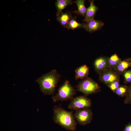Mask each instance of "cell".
Wrapping results in <instances>:
<instances>
[{"instance_id": "obj_1", "label": "cell", "mask_w": 131, "mask_h": 131, "mask_svg": "<svg viewBox=\"0 0 131 131\" xmlns=\"http://www.w3.org/2000/svg\"><path fill=\"white\" fill-rule=\"evenodd\" d=\"M53 110V119L55 123L67 130H75L77 123L73 111H67L56 106H54Z\"/></svg>"}, {"instance_id": "obj_2", "label": "cell", "mask_w": 131, "mask_h": 131, "mask_svg": "<svg viewBox=\"0 0 131 131\" xmlns=\"http://www.w3.org/2000/svg\"><path fill=\"white\" fill-rule=\"evenodd\" d=\"M61 76L55 69H53L38 78L36 82L44 95H54Z\"/></svg>"}, {"instance_id": "obj_3", "label": "cell", "mask_w": 131, "mask_h": 131, "mask_svg": "<svg viewBox=\"0 0 131 131\" xmlns=\"http://www.w3.org/2000/svg\"><path fill=\"white\" fill-rule=\"evenodd\" d=\"M75 94V90L66 80L59 88L56 94L52 96V99L54 102L71 100Z\"/></svg>"}, {"instance_id": "obj_4", "label": "cell", "mask_w": 131, "mask_h": 131, "mask_svg": "<svg viewBox=\"0 0 131 131\" xmlns=\"http://www.w3.org/2000/svg\"><path fill=\"white\" fill-rule=\"evenodd\" d=\"M76 87L77 91L85 96L98 92L100 90V87L98 84L88 77L80 81Z\"/></svg>"}, {"instance_id": "obj_5", "label": "cell", "mask_w": 131, "mask_h": 131, "mask_svg": "<svg viewBox=\"0 0 131 131\" xmlns=\"http://www.w3.org/2000/svg\"><path fill=\"white\" fill-rule=\"evenodd\" d=\"M91 100L85 96H80L74 98L68 106V108L74 110L89 108L91 106Z\"/></svg>"}, {"instance_id": "obj_6", "label": "cell", "mask_w": 131, "mask_h": 131, "mask_svg": "<svg viewBox=\"0 0 131 131\" xmlns=\"http://www.w3.org/2000/svg\"><path fill=\"white\" fill-rule=\"evenodd\" d=\"M74 115L75 120L79 124L85 125L91 122L93 114L90 109L87 108L76 111Z\"/></svg>"}, {"instance_id": "obj_7", "label": "cell", "mask_w": 131, "mask_h": 131, "mask_svg": "<svg viewBox=\"0 0 131 131\" xmlns=\"http://www.w3.org/2000/svg\"><path fill=\"white\" fill-rule=\"evenodd\" d=\"M99 74V80L107 85L119 79V75L111 69H108L105 70Z\"/></svg>"}, {"instance_id": "obj_8", "label": "cell", "mask_w": 131, "mask_h": 131, "mask_svg": "<svg viewBox=\"0 0 131 131\" xmlns=\"http://www.w3.org/2000/svg\"><path fill=\"white\" fill-rule=\"evenodd\" d=\"M108 57L100 56L96 58L93 63L95 71L99 74L105 70L108 69Z\"/></svg>"}, {"instance_id": "obj_9", "label": "cell", "mask_w": 131, "mask_h": 131, "mask_svg": "<svg viewBox=\"0 0 131 131\" xmlns=\"http://www.w3.org/2000/svg\"><path fill=\"white\" fill-rule=\"evenodd\" d=\"M104 24L100 20L94 19L84 23L83 28L90 33H92L100 29Z\"/></svg>"}, {"instance_id": "obj_10", "label": "cell", "mask_w": 131, "mask_h": 131, "mask_svg": "<svg viewBox=\"0 0 131 131\" xmlns=\"http://www.w3.org/2000/svg\"><path fill=\"white\" fill-rule=\"evenodd\" d=\"M90 3L89 7L87 8L85 19L83 21L87 22L94 19L96 12L98 10V8L94 4L93 0H89Z\"/></svg>"}, {"instance_id": "obj_11", "label": "cell", "mask_w": 131, "mask_h": 131, "mask_svg": "<svg viewBox=\"0 0 131 131\" xmlns=\"http://www.w3.org/2000/svg\"><path fill=\"white\" fill-rule=\"evenodd\" d=\"M89 71V67L86 65H82L77 68L75 70V79L82 80L88 77Z\"/></svg>"}, {"instance_id": "obj_12", "label": "cell", "mask_w": 131, "mask_h": 131, "mask_svg": "<svg viewBox=\"0 0 131 131\" xmlns=\"http://www.w3.org/2000/svg\"><path fill=\"white\" fill-rule=\"evenodd\" d=\"M131 66L130 62L128 59L121 61L112 70L118 75L123 73Z\"/></svg>"}, {"instance_id": "obj_13", "label": "cell", "mask_w": 131, "mask_h": 131, "mask_svg": "<svg viewBox=\"0 0 131 131\" xmlns=\"http://www.w3.org/2000/svg\"><path fill=\"white\" fill-rule=\"evenodd\" d=\"M74 1L71 0H57L55 2L57 9V16H58L62 12V11L67 6L72 5Z\"/></svg>"}, {"instance_id": "obj_14", "label": "cell", "mask_w": 131, "mask_h": 131, "mask_svg": "<svg viewBox=\"0 0 131 131\" xmlns=\"http://www.w3.org/2000/svg\"><path fill=\"white\" fill-rule=\"evenodd\" d=\"M72 17L70 13L62 12L59 16H57V19L62 26L66 28L68 23Z\"/></svg>"}, {"instance_id": "obj_15", "label": "cell", "mask_w": 131, "mask_h": 131, "mask_svg": "<svg viewBox=\"0 0 131 131\" xmlns=\"http://www.w3.org/2000/svg\"><path fill=\"white\" fill-rule=\"evenodd\" d=\"M121 59L116 54L108 57V69H112L121 61Z\"/></svg>"}, {"instance_id": "obj_16", "label": "cell", "mask_w": 131, "mask_h": 131, "mask_svg": "<svg viewBox=\"0 0 131 131\" xmlns=\"http://www.w3.org/2000/svg\"><path fill=\"white\" fill-rule=\"evenodd\" d=\"M85 2L84 0H76L74 1L78 8V10L76 13L84 17L85 16L87 10L84 5Z\"/></svg>"}, {"instance_id": "obj_17", "label": "cell", "mask_w": 131, "mask_h": 131, "mask_svg": "<svg viewBox=\"0 0 131 131\" xmlns=\"http://www.w3.org/2000/svg\"><path fill=\"white\" fill-rule=\"evenodd\" d=\"M76 16L71 18L68 23L66 28L68 30L71 29L74 30L76 29L83 28L84 23H80L78 22L76 20Z\"/></svg>"}, {"instance_id": "obj_18", "label": "cell", "mask_w": 131, "mask_h": 131, "mask_svg": "<svg viewBox=\"0 0 131 131\" xmlns=\"http://www.w3.org/2000/svg\"><path fill=\"white\" fill-rule=\"evenodd\" d=\"M128 87L126 85L120 86L114 93L119 96L123 97L126 95Z\"/></svg>"}, {"instance_id": "obj_19", "label": "cell", "mask_w": 131, "mask_h": 131, "mask_svg": "<svg viewBox=\"0 0 131 131\" xmlns=\"http://www.w3.org/2000/svg\"><path fill=\"white\" fill-rule=\"evenodd\" d=\"M123 76L125 83H131V70L125 71L123 73Z\"/></svg>"}, {"instance_id": "obj_20", "label": "cell", "mask_w": 131, "mask_h": 131, "mask_svg": "<svg viewBox=\"0 0 131 131\" xmlns=\"http://www.w3.org/2000/svg\"><path fill=\"white\" fill-rule=\"evenodd\" d=\"M119 81V79L107 85L110 89L114 92L120 86Z\"/></svg>"}, {"instance_id": "obj_21", "label": "cell", "mask_w": 131, "mask_h": 131, "mask_svg": "<svg viewBox=\"0 0 131 131\" xmlns=\"http://www.w3.org/2000/svg\"><path fill=\"white\" fill-rule=\"evenodd\" d=\"M126 96L125 100L126 103L131 102V85L128 87V91Z\"/></svg>"}, {"instance_id": "obj_22", "label": "cell", "mask_w": 131, "mask_h": 131, "mask_svg": "<svg viewBox=\"0 0 131 131\" xmlns=\"http://www.w3.org/2000/svg\"><path fill=\"white\" fill-rule=\"evenodd\" d=\"M125 131H131V125L127 126L125 129Z\"/></svg>"}, {"instance_id": "obj_23", "label": "cell", "mask_w": 131, "mask_h": 131, "mask_svg": "<svg viewBox=\"0 0 131 131\" xmlns=\"http://www.w3.org/2000/svg\"><path fill=\"white\" fill-rule=\"evenodd\" d=\"M128 59L129 60V61L130 62L131 64V57L129 58H128Z\"/></svg>"}]
</instances>
